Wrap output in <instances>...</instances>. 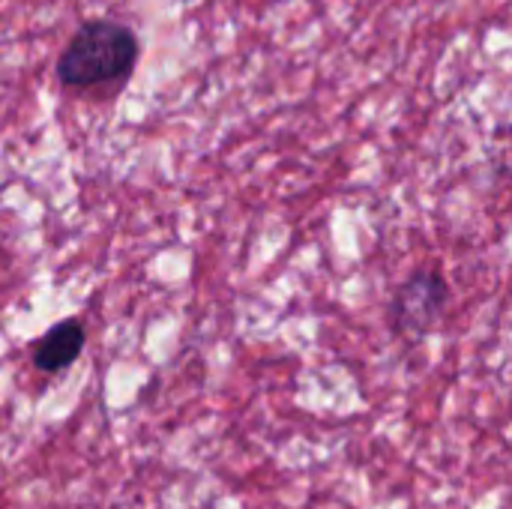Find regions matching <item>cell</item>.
Returning <instances> with one entry per match:
<instances>
[{"label":"cell","instance_id":"6da1fadb","mask_svg":"<svg viewBox=\"0 0 512 509\" xmlns=\"http://www.w3.org/2000/svg\"><path fill=\"white\" fill-rule=\"evenodd\" d=\"M138 39L117 21H87L69 39L57 60V75L66 87H93L132 72Z\"/></svg>","mask_w":512,"mask_h":509},{"label":"cell","instance_id":"3957f363","mask_svg":"<svg viewBox=\"0 0 512 509\" xmlns=\"http://www.w3.org/2000/svg\"><path fill=\"white\" fill-rule=\"evenodd\" d=\"M81 348H84V327L75 318L60 321L33 345V366L45 375H57L78 360Z\"/></svg>","mask_w":512,"mask_h":509},{"label":"cell","instance_id":"7a4b0ae2","mask_svg":"<svg viewBox=\"0 0 512 509\" xmlns=\"http://www.w3.org/2000/svg\"><path fill=\"white\" fill-rule=\"evenodd\" d=\"M450 306V282L441 270H414L396 291L390 324L399 336L420 339L438 327Z\"/></svg>","mask_w":512,"mask_h":509}]
</instances>
